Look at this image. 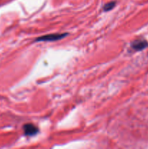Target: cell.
<instances>
[{
    "label": "cell",
    "mask_w": 148,
    "mask_h": 149,
    "mask_svg": "<svg viewBox=\"0 0 148 149\" xmlns=\"http://www.w3.org/2000/svg\"><path fill=\"white\" fill-rule=\"evenodd\" d=\"M148 47V43L145 39H137L131 43V47L134 50L141 51Z\"/></svg>",
    "instance_id": "3957f363"
},
{
    "label": "cell",
    "mask_w": 148,
    "mask_h": 149,
    "mask_svg": "<svg viewBox=\"0 0 148 149\" xmlns=\"http://www.w3.org/2000/svg\"><path fill=\"white\" fill-rule=\"evenodd\" d=\"M23 132L26 136H34L39 132V128L33 124H26L23 125Z\"/></svg>",
    "instance_id": "7a4b0ae2"
},
{
    "label": "cell",
    "mask_w": 148,
    "mask_h": 149,
    "mask_svg": "<svg viewBox=\"0 0 148 149\" xmlns=\"http://www.w3.org/2000/svg\"><path fill=\"white\" fill-rule=\"evenodd\" d=\"M68 36V33H52V34L44 35L36 39V42H54V41L59 40L65 36Z\"/></svg>",
    "instance_id": "6da1fadb"
},
{
    "label": "cell",
    "mask_w": 148,
    "mask_h": 149,
    "mask_svg": "<svg viewBox=\"0 0 148 149\" xmlns=\"http://www.w3.org/2000/svg\"><path fill=\"white\" fill-rule=\"evenodd\" d=\"M115 1H110V2L107 3L106 4H104V6L103 7V10L104 12H107L111 10L113 7L115 6Z\"/></svg>",
    "instance_id": "277c9868"
}]
</instances>
